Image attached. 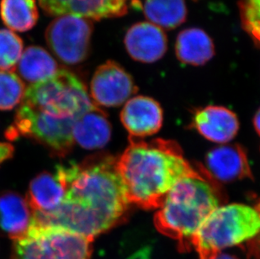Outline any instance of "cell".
Wrapping results in <instances>:
<instances>
[{"label":"cell","mask_w":260,"mask_h":259,"mask_svg":"<svg viewBox=\"0 0 260 259\" xmlns=\"http://www.w3.org/2000/svg\"><path fill=\"white\" fill-rule=\"evenodd\" d=\"M56 169L66 184L63 201L51 212L33 213L32 225L63 228L93 240L120 224L130 203L116 158L93 155Z\"/></svg>","instance_id":"1"},{"label":"cell","mask_w":260,"mask_h":259,"mask_svg":"<svg viewBox=\"0 0 260 259\" xmlns=\"http://www.w3.org/2000/svg\"><path fill=\"white\" fill-rule=\"evenodd\" d=\"M130 141L116 159L128 201L147 210L160 208L174 186L197 171L176 142L164 139L146 142L133 137Z\"/></svg>","instance_id":"2"},{"label":"cell","mask_w":260,"mask_h":259,"mask_svg":"<svg viewBox=\"0 0 260 259\" xmlns=\"http://www.w3.org/2000/svg\"><path fill=\"white\" fill-rule=\"evenodd\" d=\"M221 193L210 179L194 174L181 179L165 197L155 214L157 231L176 240L181 252L192 249V242L204 222L220 207Z\"/></svg>","instance_id":"3"},{"label":"cell","mask_w":260,"mask_h":259,"mask_svg":"<svg viewBox=\"0 0 260 259\" xmlns=\"http://www.w3.org/2000/svg\"><path fill=\"white\" fill-rule=\"evenodd\" d=\"M260 234V210L243 204L218 207L204 222L192 242L198 254L220 252Z\"/></svg>","instance_id":"4"},{"label":"cell","mask_w":260,"mask_h":259,"mask_svg":"<svg viewBox=\"0 0 260 259\" xmlns=\"http://www.w3.org/2000/svg\"><path fill=\"white\" fill-rule=\"evenodd\" d=\"M21 103L53 115L77 119L95 105L80 78L66 69L29 86Z\"/></svg>","instance_id":"5"},{"label":"cell","mask_w":260,"mask_h":259,"mask_svg":"<svg viewBox=\"0 0 260 259\" xmlns=\"http://www.w3.org/2000/svg\"><path fill=\"white\" fill-rule=\"evenodd\" d=\"M93 240L63 228L32 225L13 241L11 259H90Z\"/></svg>","instance_id":"6"},{"label":"cell","mask_w":260,"mask_h":259,"mask_svg":"<svg viewBox=\"0 0 260 259\" xmlns=\"http://www.w3.org/2000/svg\"><path fill=\"white\" fill-rule=\"evenodd\" d=\"M77 118L64 117L21 103L15 120L5 133L8 139L28 137L43 145L56 156H64L74 147L73 128Z\"/></svg>","instance_id":"7"},{"label":"cell","mask_w":260,"mask_h":259,"mask_svg":"<svg viewBox=\"0 0 260 259\" xmlns=\"http://www.w3.org/2000/svg\"><path fill=\"white\" fill-rule=\"evenodd\" d=\"M92 32V20L75 15H61L47 27L46 41L61 62L76 65L88 57Z\"/></svg>","instance_id":"8"},{"label":"cell","mask_w":260,"mask_h":259,"mask_svg":"<svg viewBox=\"0 0 260 259\" xmlns=\"http://www.w3.org/2000/svg\"><path fill=\"white\" fill-rule=\"evenodd\" d=\"M138 92L133 78L120 64L107 61L96 69L90 83V95L95 105L117 107Z\"/></svg>","instance_id":"9"},{"label":"cell","mask_w":260,"mask_h":259,"mask_svg":"<svg viewBox=\"0 0 260 259\" xmlns=\"http://www.w3.org/2000/svg\"><path fill=\"white\" fill-rule=\"evenodd\" d=\"M52 16L75 15L90 20L120 17L127 13L130 0H38Z\"/></svg>","instance_id":"10"},{"label":"cell","mask_w":260,"mask_h":259,"mask_svg":"<svg viewBox=\"0 0 260 259\" xmlns=\"http://www.w3.org/2000/svg\"><path fill=\"white\" fill-rule=\"evenodd\" d=\"M164 115L159 104L147 96H136L126 101L120 120L133 138L149 137L162 127Z\"/></svg>","instance_id":"11"},{"label":"cell","mask_w":260,"mask_h":259,"mask_svg":"<svg viewBox=\"0 0 260 259\" xmlns=\"http://www.w3.org/2000/svg\"><path fill=\"white\" fill-rule=\"evenodd\" d=\"M125 48L135 61L152 63L167 52L166 35L159 26L149 22L137 23L125 34Z\"/></svg>","instance_id":"12"},{"label":"cell","mask_w":260,"mask_h":259,"mask_svg":"<svg viewBox=\"0 0 260 259\" xmlns=\"http://www.w3.org/2000/svg\"><path fill=\"white\" fill-rule=\"evenodd\" d=\"M192 125L202 137L220 144L232 141L239 130L238 117L232 110L214 105L197 110Z\"/></svg>","instance_id":"13"},{"label":"cell","mask_w":260,"mask_h":259,"mask_svg":"<svg viewBox=\"0 0 260 259\" xmlns=\"http://www.w3.org/2000/svg\"><path fill=\"white\" fill-rule=\"evenodd\" d=\"M206 167L209 174L221 182L252 178L248 157L239 145H222L208 152Z\"/></svg>","instance_id":"14"},{"label":"cell","mask_w":260,"mask_h":259,"mask_svg":"<svg viewBox=\"0 0 260 259\" xmlns=\"http://www.w3.org/2000/svg\"><path fill=\"white\" fill-rule=\"evenodd\" d=\"M33 223V212L26 199L15 191L0 193V233L18 239L27 233Z\"/></svg>","instance_id":"15"},{"label":"cell","mask_w":260,"mask_h":259,"mask_svg":"<svg viewBox=\"0 0 260 259\" xmlns=\"http://www.w3.org/2000/svg\"><path fill=\"white\" fill-rule=\"evenodd\" d=\"M66 184L56 169L54 174L42 172L29 183L26 201L33 213H49L63 201Z\"/></svg>","instance_id":"16"},{"label":"cell","mask_w":260,"mask_h":259,"mask_svg":"<svg viewBox=\"0 0 260 259\" xmlns=\"http://www.w3.org/2000/svg\"><path fill=\"white\" fill-rule=\"evenodd\" d=\"M73 137L83 148H103L111 137V125L106 113L97 105L80 115L74 123Z\"/></svg>","instance_id":"17"},{"label":"cell","mask_w":260,"mask_h":259,"mask_svg":"<svg viewBox=\"0 0 260 259\" xmlns=\"http://www.w3.org/2000/svg\"><path fill=\"white\" fill-rule=\"evenodd\" d=\"M175 52L182 63L202 66L213 57L215 46L203 29L189 28L178 35Z\"/></svg>","instance_id":"18"},{"label":"cell","mask_w":260,"mask_h":259,"mask_svg":"<svg viewBox=\"0 0 260 259\" xmlns=\"http://www.w3.org/2000/svg\"><path fill=\"white\" fill-rule=\"evenodd\" d=\"M20 76L36 83L53 76L58 71L57 61L44 48L30 46L22 52L18 63Z\"/></svg>","instance_id":"19"},{"label":"cell","mask_w":260,"mask_h":259,"mask_svg":"<svg viewBox=\"0 0 260 259\" xmlns=\"http://www.w3.org/2000/svg\"><path fill=\"white\" fill-rule=\"evenodd\" d=\"M142 7L151 22L165 29H174L186 20L184 0H144Z\"/></svg>","instance_id":"20"},{"label":"cell","mask_w":260,"mask_h":259,"mask_svg":"<svg viewBox=\"0 0 260 259\" xmlns=\"http://www.w3.org/2000/svg\"><path fill=\"white\" fill-rule=\"evenodd\" d=\"M0 15L6 26L20 32L31 29L39 18L36 0H1Z\"/></svg>","instance_id":"21"},{"label":"cell","mask_w":260,"mask_h":259,"mask_svg":"<svg viewBox=\"0 0 260 259\" xmlns=\"http://www.w3.org/2000/svg\"><path fill=\"white\" fill-rule=\"evenodd\" d=\"M25 84L13 71L0 70V110H10L21 103Z\"/></svg>","instance_id":"22"},{"label":"cell","mask_w":260,"mask_h":259,"mask_svg":"<svg viewBox=\"0 0 260 259\" xmlns=\"http://www.w3.org/2000/svg\"><path fill=\"white\" fill-rule=\"evenodd\" d=\"M22 52L21 38L11 30L0 29V70L15 69Z\"/></svg>","instance_id":"23"},{"label":"cell","mask_w":260,"mask_h":259,"mask_svg":"<svg viewBox=\"0 0 260 259\" xmlns=\"http://www.w3.org/2000/svg\"><path fill=\"white\" fill-rule=\"evenodd\" d=\"M238 5L243 29L260 47V0H240Z\"/></svg>","instance_id":"24"},{"label":"cell","mask_w":260,"mask_h":259,"mask_svg":"<svg viewBox=\"0 0 260 259\" xmlns=\"http://www.w3.org/2000/svg\"><path fill=\"white\" fill-rule=\"evenodd\" d=\"M15 147L7 142H0V164H4L9 159L12 158Z\"/></svg>","instance_id":"25"},{"label":"cell","mask_w":260,"mask_h":259,"mask_svg":"<svg viewBox=\"0 0 260 259\" xmlns=\"http://www.w3.org/2000/svg\"><path fill=\"white\" fill-rule=\"evenodd\" d=\"M200 259H238V257L233 255L226 254L220 252H211L206 254L199 255Z\"/></svg>","instance_id":"26"},{"label":"cell","mask_w":260,"mask_h":259,"mask_svg":"<svg viewBox=\"0 0 260 259\" xmlns=\"http://www.w3.org/2000/svg\"><path fill=\"white\" fill-rule=\"evenodd\" d=\"M253 125L255 127L256 132L259 135L260 137V108L256 113L254 119H253Z\"/></svg>","instance_id":"27"}]
</instances>
